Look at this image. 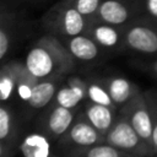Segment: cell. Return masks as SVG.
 <instances>
[{"instance_id": "cell-1", "label": "cell", "mask_w": 157, "mask_h": 157, "mask_svg": "<svg viewBox=\"0 0 157 157\" xmlns=\"http://www.w3.org/2000/svg\"><path fill=\"white\" fill-rule=\"evenodd\" d=\"M75 61L64 42L50 33L39 37L29 48L25 59L27 69L39 80L60 77L71 72Z\"/></svg>"}, {"instance_id": "cell-2", "label": "cell", "mask_w": 157, "mask_h": 157, "mask_svg": "<svg viewBox=\"0 0 157 157\" xmlns=\"http://www.w3.org/2000/svg\"><path fill=\"white\" fill-rule=\"evenodd\" d=\"M40 23L47 33L64 39L86 33L90 21L70 0H59L44 12Z\"/></svg>"}, {"instance_id": "cell-3", "label": "cell", "mask_w": 157, "mask_h": 157, "mask_svg": "<svg viewBox=\"0 0 157 157\" xmlns=\"http://www.w3.org/2000/svg\"><path fill=\"white\" fill-rule=\"evenodd\" d=\"M123 49L142 55L157 54V22L141 16L124 27Z\"/></svg>"}, {"instance_id": "cell-4", "label": "cell", "mask_w": 157, "mask_h": 157, "mask_svg": "<svg viewBox=\"0 0 157 157\" xmlns=\"http://www.w3.org/2000/svg\"><path fill=\"white\" fill-rule=\"evenodd\" d=\"M103 142L142 157H151L156 155L153 148L141 139V136L136 132L130 121L121 114L115 118L112 128L104 135Z\"/></svg>"}, {"instance_id": "cell-5", "label": "cell", "mask_w": 157, "mask_h": 157, "mask_svg": "<svg viewBox=\"0 0 157 157\" xmlns=\"http://www.w3.org/2000/svg\"><path fill=\"white\" fill-rule=\"evenodd\" d=\"M119 114L124 115L141 139L152 147L153 120L147 94L139 91L124 107L120 108Z\"/></svg>"}, {"instance_id": "cell-6", "label": "cell", "mask_w": 157, "mask_h": 157, "mask_svg": "<svg viewBox=\"0 0 157 157\" xmlns=\"http://www.w3.org/2000/svg\"><path fill=\"white\" fill-rule=\"evenodd\" d=\"M141 16V0H102L94 20L125 27Z\"/></svg>"}, {"instance_id": "cell-7", "label": "cell", "mask_w": 157, "mask_h": 157, "mask_svg": "<svg viewBox=\"0 0 157 157\" xmlns=\"http://www.w3.org/2000/svg\"><path fill=\"white\" fill-rule=\"evenodd\" d=\"M25 20L20 12V7L1 4L0 7V59L5 61L10 53L16 37L21 33Z\"/></svg>"}, {"instance_id": "cell-8", "label": "cell", "mask_w": 157, "mask_h": 157, "mask_svg": "<svg viewBox=\"0 0 157 157\" xmlns=\"http://www.w3.org/2000/svg\"><path fill=\"white\" fill-rule=\"evenodd\" d=\"M104 136L85 118L72 123L70 129L63 136V141L75 148H85L103 142Z\"/></svg>"}, {"instance_id": "cell-9", "label": "cell", "mask_w": 157, "mask_h": 157, "mask_svg": "<svg viewBox=\"0 0 157 157\" xmlns=\"http://www.w3.org/2000/svg\"><path fill=\"white\" fill-rule=\"evenodd\" d=\"M86 33L91 36L103 49L123 48L124 27L93 20L90 22Z\"/></svg>"}, {"instance_id": "cell-10", "label": "cell", "mask_w": 157, "mask_h": 157, "mask_svg": "<svg viewBox=\"0 0 157 157\" xmlns=\"http://www.w3.org/2000/svg\"><path fill=\"white\" fill-rule=\"evenodd\" d=\"M87 81L82 77L71 75L66 78V85L60 87L54 97L55 105H61L65 108H75L87 98Z\"/></svg>"}, {"instance_id": "cell-11", "label": "cell", "mask_w": 157, "mask_h": 157, "mask_svg": "<svg viewBox=\"0 0 157 157\" xmlns=\"http://www.w3.org/2000/svg\"><path fill=\"white\" fill-rule=\"evenodd\" d=\"M70 54L78 61H93L102 54V47L87 33L61 39Z\"/></svg>"}, {"instance_id": "cell-12", "label": "cell", "mask_w": 157, "mask_h": 157, "mask_svg": "<svg viewBox=\"0 0 157 157\" xmlns=\"http://www.w3.org/2000/svg\"><path fill=\"white\" fill-rule=\"evenodd\" d=\"M107 87L109 96L118 109L124 107L140 90L128 78L123 76H110L102 80Z\"/></svg>"}, {"instance_id": "cell-13", "label": "cell", "mask_w": 157, "mask_h": 157, "mask_svg": "<svg viewBox=\"0 0 157 157\" xmlns=\"http://www.w3.org/2000/svg\"><path fill=\"white\" fill-rule=\"evenodd\" d=\"M114 112L110 107L88 101L83 109V117L104 136L115 121Z\"/></svg>"}, {"instance_id": "cell-14", "label": "cell", "mask_w": 157, "mask_h": 157, "mask_svg": "<svg viewBox=\"0 0 157 157\" xmlns=\"http://www.w3.org/2000/svg\"><path fill=\"white\" fill-rule=\"evenodd\" d=\"M75 112L72 108L55 105L47 118V130L54 137L64 136L74 123Z\"/></svg>"}, {"instance_id": "cell-15", "label": "cell", "mask_w": 157, "mask_h": 157, "mask_svg": "<svg viewBox=\"0 0 157 157\" xmlns=\"http://www.w3.org/2000/svg\"><path fill=\"white\" fill-rule=\"evenodd\" d=\"M22 63L18 60L4 61L0 70V98L6 102L16 90Z\"/></svg>"}, {"instance_id": "cell-16", "label": "cell", "mask_w": 157, "mask_h": 157, "mask_svg": "<svg viewBox=\"0 0 157 157\" xmlns=\"http://www.w3.org/2000/svg\"><path fill=\"white\" fill-rule=\"evenodd\" d=\"M15 119L12 112L5 104L0 107V155L1 157H10V150L15 141Z\"/></svg>"}, {"instance_id": "cell-17", "label": "cell", "mask_w": 157, "mask_h": 157, "mask_svg": "<svg viewBox=\"0 0 157 157\" xmlns=\"http://www.w3.org/2000/svg\"><path fill=\"white\" fill-rule=\"evenodd\" d=\"M23 157H52V146L48 137L39 132L28 134L20 145Z\"/></svg>"}, {"instance_id": "cell-18", "label": "cell", "mask_w": 157, "mask_h": 157, "mask_svg": "<svg viewBox=\"0 0 157 157\" xmlns=\"http://www.w3.org/2000/svg\"><path fill=\"white\" fill-rule=\"evenodd\" d=\"M74 157H142L126 151H123L107 142H99L85 148H75L72 151Z\"/></svg>"}, {"instance_id": "cell-19", "label": "cell", "mask_w": 157, "mask_h": 157, "mask_svg": "<svg viewBox=\"0 0 157 157\" xmlns=\"http://www.w3.org/2000/svg\"><path fill=\"white\" fill-rule=\"evenodd\" d=\"M50 78H54V77L43 78L33 87L32 96L29 101L27 102L28 105H31L32 108L39 109V108L45 107L55 97V93H56L55 81Z\"/></svg>"}, {"instance_id": "cell-20", "label": "cell", "mask_w": 157, "mask_h": 157, "mask_svg": "<svg viewBox=\"0 0 157 157\" xmlns=\"http://www.w3.org/2000/svg\"><path fill=\"white\" fill-rule=\"evenodd\" d=\"M87 83H88V86H87V98H88V101L98 103V104H103V105H107V107H110L114 110L118 109L117 105L114 104V102L112 101L107 87L104 86V83L102 81L101 82L90 81Z\"/></svg>"}, {"instance_id": "cell-21", "label": "cell", "mask_w": 157, "mask_h": 157, "mask_svg": "<svg viewBox=\"0 0 157 157\" xmlns=\"http://www.w3.org/2000/svg\"><path fill=\"white\" fill-rule=\"evenodd\" d=\"M72 5L91 22L96 18L102 0H70Z\"/></svg>"}, {"instance_id": "cell-22", "label": "cell", "mask_w": 157, "mask_h": 157, "mask_svg": "<svg viewBox=\"0 0 157 157\" xmlns=\"http://www.w3.org/2000/svg\"><path fill=\"white\" fill-rule=\"evenodd\" d=\"M150 107H151V113H152V120H153V131H152V148L155 153H157V93H146Z\"/></svg>"}, {"instance_id": "cell-23", "label": "cell", "mask_w": 157, "mask_h": 157, "mask_svg": "<svg viewBox=\"0 0 157 157\" xmlns=\"http://www.w3.org/2000/svg\"><path fill=\"white\" fill-rule=\"evenodd\" d=\"M38 83V82H37ZM36 82H31V81H18L17 82V86H16V94L18 96V98L21 101H25V102H28L31 96H32V91H33V87L37 85Z\"/></svg>"}, {"instance_id": "cell-24", "label": "cell", "mask_w": 157, "mask_h": 157, "mask_svg": "<svg viewBox=\"0 0 157 157\" xmlns=\"http://www.w3.org/2000/svg\"><path fill=\"white\" fill-rule=\"evenodd\" d=\"M144 16L157 22V0H141Z\"/></svg>"}, {"instance_id": "cell-25", "label": "cell", "mask_w": 157, "mask_h": 157, "mask_svg": "<svg viewBox=\"0 0 157 157\" xmlns=\"http://www.w3.org/2000/svg\"><path fill=\"white\" fill-rule=\"evenodd\" d=\"M44 0H1V4H6L13 7H21L25 5H34L38 2H42Z\"/></svg>"}, {"instance_id": "cell-26", "label": "cell", "mask_w": 157, "mask_h": 157, "mask_svg": "<svg viewBox=\"0 0 157 157\" xmlns=\"http://www.w3.org/2000/svg\"><path fill=\"white\" fill-rule=\"evenodd\" d=\"M142 66H144L150 74H152L153 76L157 77V59H153V60H151V61H148V63H144Z\"/></svg>"}]
</instances>
